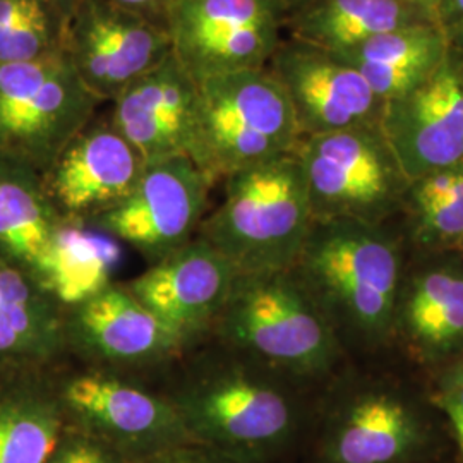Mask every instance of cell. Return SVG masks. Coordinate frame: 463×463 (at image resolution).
<instances>
[{
  "instance_id": "19",
  "label": "cell",
  "mask_w": 463,
  "mask_h": 463,
  "mask_svg": "<svg viewBox=\"0 0 463 463\" xmlns=\"http://www.w3.org/2000/svg\"><path fill=\"white\" fill-rule=\"evenodd\" d=\"M198 83L170 53L165 61L122 91L114 101L109 122L145 162L187 155Z\"/></svg>"
},
{
  "instance_id": "13",
  "label": "cell",
  "mask_w": 463,
  "mask_h": 463,
  "mask_svg": "<svg viewBox=\"0 0 463 463\" xmlns=\"http://www.w3.org/2000/svg\"><path fill=\"white\" fill-rule=\"evenodd\" d=\"M390 354L430 376L463 355V254L407 252Z\"/></svg>"
},
{
  "instance_id": "33",
  "label": "cell",
  "mask_w": 463,
  "mask_h": 463,
  "mask_svg": "<svg viewBox=\"0 0 463 463\" xmlns=\"http://www.w3.org/2000/svg\"><path fill=\"white\" fill-rule=\"evenodd\" d=\"M400 2H405V4H412V5H417V7L424 9V11H428L430 14H432V17H434L436 4H438V0H400Z\"/></svg>"
},
{
  "instance_id": "14",
  "label": "cell",
  "mask_w": 463,
  "mask_h": 463,
  "mask_svg": "<svg viewBox=\"0 0 463 463\" xmlns=\"http://www.w3.org/2000/svg\"><path fill=\"white\" fill-rule=\"evenodd\" d=\"M64 52L84 88L114 101L172 53L164 24L112 0H78L67 17Z\"/></svg>"
},
{
  "instance_id": "1",
  "label": "cell",
  "mask_w": 463,
  "mask_h": 463,
  "mask_svg": "<svg viewBox=\"0 0 463 463\" xmlns=\"http://www.w3.org/2000/svg\"><path fill=\"white\" fill-rule=\"evenodd\" d=\"M156 386L194 443L242 463L298 462L313 388L213 338L187 350Z\"/></svg>"
},
{
  "instance_id": "6",
  "label": "cell",
  "mask_w": 463,
  "mask_h": 463,
  "mask_svg": "<svg viewBox=\"0 0 463 463\" xmlns=\"http://www.w3.org/2000/svg\"><path fill=\"white\" fill-rule=\"evenodd\" d=\"M298 141L290 103L268 69L198 83L187 156L213 185L246 166L296 151Z\"/></svg>"
},
{
  "instance_id": "15",
  "label": "cell",
  "mask_w": 463,
  "mask_h": 463,
  "mask_svg": "<svg viewBox=\"0 0 463 463\" xmlns=\"http://www.w3.org/2000/svg\"><path fill=\"white\" fill-rule=\"evenodd\" d=\"M266 69L290 103L300 139L380 126L384 101L354 67L330 52L287 36Z\"/></svg>"
},
{
  "instance_id": "34",
  "label": "cell",
  "mask_w": 463,
  "mask_h": 463,
  "mask_svg": "<svg viewBox=\"0 0 463 463\" xmlns=\"http://www.w3.org/2000/svg\"><path fill=\"white\" fill-rule=\"evenodd\" d=\"M451 53H453V57H455V61H457V69H458V78H460V84H462L463 91V52H453V50H451Z\"/></svg>"
},
{
  "instance_id": "5",
  "label": "cell",
  "mask_w": 463,
  "mask_h": 463,
  "mask_svg": "<svg viewBox=\"0 0 463 463\" xmlns=\"http://www.w3.org/2000/svg\"><path fill=\"white\" fill-rule=\"evenodd\" d=\"M313 223L304 170L292 151L229 175L198 235L239 273H260L296 265Z\"/></svg>"
},
{
  "instance_id": "8",
  "label": "cell",
  "mask_w": 463,
  "mask_h": 463,
  "mask_svg": "<svg viewBox=\"0 0 463 463\" xmlns=\"http://www.w3.org/2000/svg\"><path fill=\"white\" fill-rule=\"evenodd\" d=\"M296 153L315 220H397L409 177L380 126L302 137Z\"/></svg>"
},
{
  "instance_id": "29",
  "label": "cell",
  "mask_w": 463,
  "mask_h": 463,
  "mask_svg": "<svg viewBox=\"0 0 463 463\" xmlns=\"http://www.w3.org/2000/svg\"><path fill=\"white\" fill-rule=\"evenodd\" d=\"M434 21L453 52H463V0H438Z\"/></svg>"
},
{
  "instance_id": "2",
  "label": "cell",
  "mask_w": 463,
  "mask_h": 463,
  "mask_svg": "<svg viewBox=\"0 0 463 463\" xmlns=\"http://www.w3.org/2000/svg\"><path fill=\"white\" fill-rule=\"evenodd\" d=\"M455 455L424 374L392 354L350 361L316 390L298 463H428Z\"/></svg>"
},
{
  "instance_id": "25",
  "label": "cell",
  "mask_w": 463,
  "mask_h": 463,
  "mask_svg": "<svg viewBox=\"0 0 463 463\" xmlns=\"http://www.w3.org/2000/svg\"><path fill=\"white\" fill-rule=\"evenodd\" d=\"M407 252H453L463 246V162L409 181L393 222Z\"/></svg>"
},
{
  "instance_id": "21",
  "label": "cell",
  "mask_w": 463,
  "mask_h": 463,
  "mask_svg": "<svg viewBox=\"0 0 463 463\" xmlns=\"http://www.w3.org/2000/svg\"><path fill=\"white\" fill-rule=\"evenodd\" d=\"M64 304L49 287L0 261V373L64 363Z\"/></svg>"
},
{
  "instance_id": "16",
  "label": "cell",
  "mask_w": 463,
  "mask_h": 463,
  "mask_svg": "<svg viewBox=\"0 0 463 463\" xmlns=\"http://www.w3.org/2000/svg\"><path fill=\"white\" fill-rule=\"evenodd\" d=\"M237 275V268L198 235L124 287L187 352L212 336Z\"/></svg>"
},
{
  "instance_id": "4",
  "label": "cell",
  "mask_w": 463,
  "mask_h": 463,
  "mask_svg": "<svg viewBox=\"0 0 463 463\" xmlns=\"http://www.w3.org/2000/svg\"><path fill=\"white\" fill-rule=\"evenodd\" d=\"M210 338L313 390L350 363L292 268L239 273Z\"/></svg>"
},
{
  "instance_id": "36",
  "label": "cell",
  "mask_w": 463,
  "mask_h": 463,
  "mask_svg": "<svg viewBox=\"0 0 463 463\" xmlns=\"http://www.w3.org/2000/svg\"><path fill=\"white\" fill-rule=\"evenodd\" d=\"M449 365H455V367H458V369H460V371H462V373H463V355H462V357H460V359H458V361H455V363H453V364H449Z\"/></svg>"
},
{
  "instance_id": "28",
  "label": "cell",
  "mask_w": 463,
  "mask_h": 463,
  "mask_svg": "<svg viewBox=\"0 0 463 463\" xmlns=\"http://www.w3.org/2000/svg\"><path fill=\"white\" fill-rule=\"evenodd\" d=\"M133 463H242L231 458L216 449L199 445V443H185L179 447L168 448L148 458Z\"/></svg>"
},
{
  "instance_id": "11",
  "label": "cell",
  "mask_w": 463,
  "mask_h": 463,
  "mask_svg": "<svg viewBox=\"0 0 463 463\" xmlns=\"http://www.w3.org/2000/svg\"><path fill=\"white\" fill-rule=\"evenodd\" d=\"M62 338L69 363L146 380L185 354L124 283L114 281L64 306Z\"/></svg>"
},
{
  "instance_id": "20",
  "label": "cell",
  "mask_w": 463,
  "mask_h": 463,
  "mask_svg": "<svg viewBox=\"0 0 463 463\" xmlns=\"http://www.w3.org/2000/svg\"><path fill=\"white\" fill-rule=\"evenodd\" d=\"M66 231L42 172L0 151V261L23 269L53 292Z\"/></svg>"
},
{
  "instance_id": "7",
  "label": "cell",
  "mask_w": 463,
  "mask_h": 463,
  "mask_svg": "<svg viewBox=\"0 0 463 463\" xmlns=\"http://www.w3.org/2000/svg\"><path fill=\"white\" fill-rule=\"evenodd\" d=\"M52 383L66 428L114 448L129 463L194 443L160 388L146 378L64 361Z\"/></svg>"
},
{
  "instance_id": "3",
  "label": "cell",
  "mask_w": 463,
  "mask_h": 463,
  "mask_svg": "<svg viewBox=\"0 0 463 463\" xmlns=\"http://www.w3.org/2000/svg\"><path fill=\"white\" fill-rule=\"evenodd\" d=\"M407 249L395 223L315 220L296 265L350 361L390 354Z\"/></svg>"
},
{
  "instance_id": "31",
  "label": "cell",
  "mask_w": 463,
  "mask_h": 463,
  "mask_svg": "<svg viewBox=\"0 0 463 463\" xmlns=\"http://www.w3.org/2000/svg\"><path fill=\"white\" fill-rule=\"evenodd\" d=\"M50 2L62 16L67 17L71 16V13H72V9H74V5H76V2L78 0H47Z\"/></svg>"
},
{
  "instance_id": "37",
  "label": "cell",
  "mask_w": 463,
  "mask_h": 463,
  "mask_svg": "<svg viewBox=\"0 0 463 463\" xmlns=\"http://www.w3.org/2000/svg\"><path fill=\"white\" fill-rule=\"evenodd\" d=\"M460 252H462V254H463V246H462V249H460Z\"/></svg>"
},
{
  "instance_id": "30",
  "label": "cell",
  "mask_w": 463,
  "mask_h": 463,
  "mask_svg": "<svg viewBox=\"0 0 463 463\" xmlns=\"http://www.w3.org/2000/svg\"><path fill=\"white\" fill-rule=\"evenodd\" d=\"M118 5L136 11L143 16L149 17L151 21L164 24L166 28V17L174 0H112Z\"/></svg>"
},
{
  "instance_id": "17",
  "label": "cell",
  "mask_w": 463,
  "mask_h": 463,
  "mask_svg": "<svg viewBox=\"0 0 463 463\" xmlns=\"http://www.w3.org/2000/svg\"><path fill=\"white\" fill-rule=\"evenodd\" d=\"M146 166L139 151L107 120H91L42 174L67 227L88 223L128 198Z\"/></svg>"
},
{
  "instance_id": "24",
  "label": "cell",
  "mask_w": 463,
  "mask_h": 463,
  "mask_svg": "<svg viewBox=\"0 0 463 463\" xmlns=\"http://www.w3.org/2000/svg\"><path fill=\"white\" fill-rule=\"evenodd\" d=\"M436 23L428 11L400 0H311L288 16V38L344 53L398 28Z\"/></svg>"
},
{
  "instance_id": "35",
  "label": "cell",
  "mask_w": 463,
  "mask_h": 463,
  "mask_svg": "<svg viewBox=\"0 0 463 463\" xmlns=\"http://www.w3.org/2000/svg\"><path fill=\"white\" fill-rule=\"evenodd\" d=\"M428 463H460L458 462V458L455 457V455H449V457H445V458H439V460H432V462Z\"/></svg>"
},
{
  "instance_id": "32",
  "label": "cell",
  "mask_w": 463,
  "mask_h": 463,
  "mask_svg": "<svg viewBox=\"0 0 463 463\" xmlns=\"http://www.w3.org/2000/svg\"><path fill=\"white\" fill-rule=\"evenodd\" d=\"M279 2L285 7L287 14L292 16V14H296L298 11H300L304 5H307L311 0H279Z\"/></svg>"
},
{
  "instance_id": "9",
  "label": "cell",
  "mask_w": 463,
  "mask_h": 463,
  "mask_svg": "<svg viewBox=\"0 0 463 463\" xmlns=\"http://www.w3.org/2000/svg\"><path fill=\"white\" fill-rule=\"evenodd\" d=\"M99 101L66 52L0 66V151L42 174L93 120Z\"/></svg>"
},
{
  "instance_id": "10",
  "label": "cell",
  "mask_w": 463,
  "mask_h": 463,
  "mask_svg": "<svg viewBox=\"0 0 463 463\" xmlns=\"http://www.w3.org/2000/svg\"><path fill=\"white\" fill-rule=\"evenodd\" d=\"M287 19L279 0H175L166 32L172 55L201 83L266 69L285 38Z\"/></svg>"
},
{
  "instance_id": "27",
  "label": "cell",
  "mask_w": 463,
  "mask_h": 463,
  "mask_svg": "<svg viewBox=\"0 0 463 463\" xmlns=\"http://www.w3.org/2000/svg\"><path fill=\"white\" fill-rule=\"evenodd\" d=\"M45 463H129L114 448L81 430L66 428Z\"/></svg>"
},
{
  "instance_id": "22",
  "label": "cell",
  "mask_w": 463,
  "mask_h": 463,
  "mask_svg": "<svg viewBox=\"0 0 463 463\" xmlns=\"http://www.w3.org/2000/svg\"><path fill=\"white\" fill-rule=\"evenodd\" d=\"M66 422L50 369L0 373V463H45Z\"/></svg>"
},
{
  "instance_id": "26",
  "label": "cell",
  "mask_w": 463,
  "mask_h": 463,
  "mask_svg": "<svg viewBox=\"0 0 463 463\" xmlns=\"http://www.w3.org/2000/svg\"><path fill=\"white\" fill-rule=\"evenodd\" d=\"M426 380L432 400L447 422L455 457L463 463V373L455 365H447Z\"/></svg>"
},
{
  "instance_id": "12",
  "label": "cell",
  "mask_w": 463,
  "mask_h": 463,
  "mask_svg": "<svg viewBox=\"0 0 463 463\" xmlns=\"http://www.w3.org/2000/svg\"><path fill=\"white\" fill-rule=\"evenodd\" d=\"M212 189L187 155L146 162L131 194L91 220L86 231L120 241L148 266L156 265L198 237Z\"/></svg>"
},
{
  "instance_id": "23",
  "label": "cell",
  "mask_w": 463,
  "mask_h": 463,
  "mask_svg": "<svg viewBox=\"0 0 463 463\" xmlns=\"http://www.w3.org/2000/svg\"><path fill=\"white\" fill-rule=\"evenodd\" d=\"M449 43L436 23L378 34L355 49L333 53L354 67L383 101L426 83L449 57Z\"/></svg>"
},
{
  "instance_id": "18",
  "label": "cell",
  "mask_w": 463,
  "mask_h": 463,
  "mask_svg": "<svg viewBox=\"0 0 463 463\" xmlns=\"http://www.w3.org/2000/svg\"><path fill=\"white\" fill-rule=\"evenodd\" d=\"M380 129L409 181L463 162V91L451 52L426 83L384 101Z\"/></svg>"
}]
</instances>
